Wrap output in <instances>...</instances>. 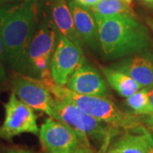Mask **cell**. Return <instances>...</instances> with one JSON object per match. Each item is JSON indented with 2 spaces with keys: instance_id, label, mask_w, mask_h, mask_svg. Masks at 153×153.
<instances>
[{
  "instance_id": "1",
  "label": "cell",
  "mask_w": 153,
  "mask_h": 153,
  "mask_svg": "<svg viewBox=\"0 0 153 153\" xmlns=\"http://www.w3.org/2000/svg\"><path fill=\"white\" fill-rule=\"evenodd\" d=\"M39 1L0 6V36L6 62L26 75L29 45L39 22Z\"/></svg>"
},
{
  "instance_id": "2",
  "label": "cell",
  "mask_w": 153,
  "mask_h": 153,
  "mask_svg": "<svg viewBox=\"0 0 153 153\" xmlns=\"http://www.w3.org/2000/svg\"><path fill=\"white\" fill-rule=\"evenodd\" d=\"M94 17L98 27L100 50L106 59L119 60L146 52L150 48L149 31L135 16Z\"/></svg>"
},
{
  "instance_id": "3",
  "label": "cell",
  "mask_w": 153,
  "mask_h": 153,
  "mask_svg": "<svg viewBox=\"0 0 153 153\" xmlns=\"http://www.w3.org/2000/svg\"><path fill=\"white\" fill-rule=\"evenodd\" d=\"M39 81L42 82L55 98L76 105L88 114L108 125L123 131L138 130L146 127V121L140 116L122 110L107 97L73 92L66 86L56 84L51 74L45 76Z\"/></svg>"
},
{
  "instance_id": "4",
  "label": "cell",
  "mask_w": 153,
  "mask_h": 153,
  "mask_svg": "<svg viewBox=\"0 0 153 153\" xmlns=\"http://www.w3.org/2000/svg\"><path fill=\"white\" fill-rule=\"evenodd\" d=\"M51 106L55 119L84 134L89 141H95L99 145V153H104L111 141L123 131L98 120L69 101L54 97Z\"/></svg>"
},
{
  "instance_id": "5",
  "label": "cell",
  "mask_w": 153,
  "mask_h": 153,
  "mask_svg": "<svg viewBox=\"0 0 153 153\" xmlns=\"http://www.w3.org/2000/svg\"><path fill=\"white\" fill-rule=\"evenodd\" d=\"M59 32L52 18L44 15L38 22L29 45L26 75L40 79L45 71L50 70V61L55 51Z\"/></svg>"
},
{
  "instance_id": "6",
  "label": "cell",
  "mask_w": 153,
  "mask_h": 153,
  "mask_svg": "<svg viewBox=\"0 0 153 153\" xmlns=\"http://www.w3.org/2000/svg\"><path fill=\"white\" fill-rule=\"evenodd\" d=\"M38 134L44 152L71 153L91 146L87 136L50 117L44 120Z\"/></svg>"
},
{
  "instance_id": "7",
  "label": "cell",
  "mask_w": 153,
  "mask_h": 153,
  "mask_svg": "<svg viewBox=\"0 0 153 153\" xmlns=\"http://www.w3.org/2000/svg\"><path fill=\"white\" fill-rule=\"evenodd\" d=\"M5 117L0 127V138L10 140L25 133L38 134L37 115L32 107L25 104L12 92L4 105Z\"/></svg>"
},
{
  "instance_id": "8",
  "label": "cell",
  "mask_w": 153,
  "mask_h": 153,
  "mask_svg": "<svg viewBox=\"0 0 153 153\" xmlns=\"http://www.w3.org/2000/svg\"><path fill=\"white\" fill-rule=\"evenodd\" d=\"M85 60L82 48L59 33L50 61V72L54 82L66 86L69 77Z\"/></svg>"
},
{
  "instance_id": "9",
  "label": "cell",
  "mask_w": 153,
  "mask_h": 153,
  "mask_svg": "<svg viewBox=\"0 0 153 153\" xmlns=\"http://www.w3.org/2000/svg\"><path fill=\"white\" fill-rule=\"evenodd\" d=\"M13 93L25 104L54 118L52 94L41 81L24 74L17 73L12 82Z\"/></svg>"
},
{
  "instance_id": "10",
  "label": "cell",
  "mask_w": 153,
  "mask_h": 153,
  "mask_svg": "<svg viewBox=\"0 0 153 153\" xmlns=\"http://www.w3.org/2000/svg\"><path fill=\"white\" fill-rule=\"evenodd\" d=\"M71 91L81 94L107 97L108 84L104 76L87 60L73 72L66 82Z\"/></svg>"
},
{
  "instance_id": "11",
  "label": "cell",
  "mask_w": 153,
  "mask_h": 153,
  "mask_svg": "<svg viewBox=\"0 0 153 153\" xmlns=\"http://www.w3.org/2000/svg\"><path fill=\"white\" fill-rule=\"evenodd\" d=\"M110 66L130 76L142 88H153V55L150 53L144 52L122 58Z\"/></svg>"
},
{
  "instance_id": "12",
  "label": "cell",
  "mask_w": 153,
  "mask_h": 153,
  "mask_svg": "<svg viewBox=\"0 0 153 153\" xmlns=\"http://www.w3.org/2000/svg\"><path fill=\"white\" fill-rule=\"evenodd\" d=\"M152 139L146 127L123 131L111 141L104 153H146Z\"/></svg>"
},
{
  "instance_id": "13",
  "label": "cell",
  "mask_w": 153,
  "mask_h": 153,
  "mask_svg": "<svg viewBox=\"0 0 153 153\" xmlns=\"http://www.w3.org/2000/svg\"><path fill=\"white\" fill-rule=\"evenodd\" d=\"M68 5L76 31L83 43L94 51L100 50L98 27L92 12L71 0L68 2Z\"/></svg>"
},
{
  "instance_id": "14",
  "label": "cell",
  "mask_w": 153,
  "mask_h": 153,
  "mask_svg": "<svg viewBox=\"0 0 153 153\" xmlns=\"http://www.w3.org/2000/svg\"><path fill=\"white\" fill-rule=\"evenodd\" d=\"M50 16L60 35L82 48L84 43L76 31L69 5L65 0L52 1L50 5Z\"/></svg>"
},
{
  "instance_id": "15",
  "label": "cell",
  "mask_w": 153,
  "mask_h": 153,
  "mask_svg": "<svg viewBox=\"0 0 153 153\" xmlns=\"http://www.w3.org/2000/svg\"><path fill=\"white\" fill-rule=\"evenodd\" d=\"M101 71L107 83L124 98L131 96L142 88V86L131 76L111 66L101 67Z\"/></svg>"
},
{
  "instance_id": "16",
  "label": "cell",
  "mask_w": 153,
  "mask_h": 153,
  "mask_svg": "<svg viewBox=\"0 0 153 153\" xmlns=\"http://www.w3.org/2000/svg\"><path fill=\"white\" fill-rule=\"evenodd\" d=\"M94 16H135L134 11L123 0H100L95 5L88 8Z\"/></svg>"
},
{
  "instance_id": "17",
  "label": "cell",
  "mask_w": 153,
  "mask_h": 153,
  "mask_svg": "<svg viewBox=\"0 0 153 153\" xmlns=\"http://www.w3.org/2000/svg\"><path fill=\"white\" fill-rule=\"evenodd\" d=\"M150 90L142 88L136 93L132 94L126 100V105L132 110V112L139 116H151L152 107L150 101Z\"/></svg>"
},
{
  "instance_id": "18",
  "label": "cell",
  "mask_w": 153,
  "mask_h": 153,
  "mask_svg": "<svg viewBox=\"0 0 153 153\" xmlns=\"http://www.w3.org/2000/svg\"><path fill=\"white\" fill-rule=\"evenodd\" d=\"M37 1H39V0H0V6L20 4L32 3V2H37Z\"/></svg>"
},
{
  "instance_id": "19",
  "label": "cell",
  "mask_w": 153,
  "mask_h": 153,
  "mask_svg": "<svg viewBox=\"0 0 153 153\" xmlns=\"http://www.w3.org/2000/svg\"><path fill=\"white\" fill-rule=\"evenodd\" d=\"M71 1H73L78 5L85 7V8H90L92 6L95 5L100 0H71Z\"/></svg>"
},
{
  "instance_id": "20",
  "label": "cell",
  "mask_w": 153,
  "mask_h": 153,
  "mask_svg": "<svg viewBox=\"0 0 153 153\" xmlns=\"http://www.w3.org/2000/svg\"><path fill=\"white\" fill-rule=\"evenodd\" d=\"M2 153H33L27 149L21 147H10L5 149Z\"/></svg>"
},
{
  "instance_id": "21",
  "label": "cell",
  "mask_w": 153,
  "mask_h": 153,
  "mask_svg": "<svg viewBox=\"0 0 153 153\" xmlns=\"http://www.w3.org/2000/svg\"><path fill=\"white\" fill-rule=\"evenodd\" d=\"M7 80V74H6L5 69L3 66L2 62L0 61V86L3 85Z\"/></svg>"
},
{
  "instance_id": "22",
  "label": "cell",
  "mask_w": 153,
  "mask_h": 153,
  "mask_svg": "<svg viewBox=\"0 0 153 153\" xmlns=\"http://www.w3.org/2000/svg\"><path fill=\"white\" fill-rule=\"evenodd\" d=\"M0 61L1 62H6V57H5V52H4V44H3V41L0 36Z\"/></svg>"
},
{
  "instance_id": "23",
  "label": "cell",
  "mask_w": 153,
  "mask_h": 153,
  "mask_svg": "<svg viewBox=\"0 0 153 153\" xmlns=\"http://www.w3.org/2000/svg\"><path fill=\"white\" fill-rule=\"evenodd\" d=\"M146 117H147V119H145V121H146V125L149 126V128L151 129L150 133L152 134V136L153 138V117H151V116H146Z\"/></svg>"
},
{
  "instance_id": "24",
  "label": "cell",
  "mask_w": 153,
  "mask_h": 153,
  "mask_svg": "<svg viewBox=\"0 0 153 153\" xmlns=\"http://www.w3.org/2000/svg\"><path fill=\"white\" fill-rule=\"evenodd\" d=\"M43 153H48V152H43ZM71 153H94V151L92 150V148L91 146H89V147H84L82 148V149H79V150H77L76 152H73Z\"/></svg>"
},
{
  "instance_id": "25",
  "label": "cell",
  "mask_w": 153,
  "mask_h": 153,
  "mask_svg": "<svg viewBox=\"0 0 153 153\" xmlns=\"http://www.w3.org/2000/svg\"><path fill=\"white\" fill-rule=\"evenodd\" d=\"M150 101H151V107H152V115H151V117H153V88L150 90Z\"/></svg>"
},
{
  "instance_id": "26",
  "label": "cell",
  "mask_w": 153,
  "mask_h": 153,
  "mask_svg": "<svg viewBox=\"0 0 153 153\" xmlns=\"http://www.w3.org/2000/svg\"><path fill=\"white\" fill-rule=\"evenodd\" d=\"M146 153H153V138L151 140V143H150V146H149V148H148Z\"/></svg>"
},
{
  "instance_id": "27",
  "label": "cell",
  "mask_w": 153,
  "mask_h": 153,
  "mask_svg": "<svg viewBox=\"0 0 153 153\" xmlns=\"http://www.w3.org/2000/svg\"><path fill=\"white\" fill-rule=\"evenodd\" d=\"M143 1H145L146 3H147V4H153V0H143Z\"/></svg>"
},
{
  "instance_id": "28",
  "label": "cell",
  "mask_w": 153,
  "mask_h": 153,
  "mask_svg": "<svg viewBox=\"0 0 153 153\" xmlns=\"http://www.w3.org/2000/svg\"><path fill=\"white\" fill-rule=\"evenodd\" d=\"M123 1H124V2H125V3H127L128 4H130L132 2V0H123Z\"/></svg>"
},
{
  "instance_id": "29",
  "label": "cell",
  "mask_w": 153,
  "mask_h": 153,
  "mask_svg": "<svg viewBox=\"0 0 153 153\" xmlns=\"http://www.w3.org/2000/svg\"><path fill=\"white\" fill-rule=\"evenodd\" d=\"M148 23H149V25L151 26V27H152V30H153V23H152V22H148Z\"/></svg>"
},
{
  "instance_id": "30",
  "label": "cell",
  "mask_w": 153,
  "mask_h": 153,
  "mask_svg": "<svg viewBox=\"0 0 153 153\" xmlns=\"http://www.w3.org/2000/svg\"><path fill=\"white\" fill-rule=\"evenodd\" d=\"M152 6H153V4H152Z\"/></svg>"
}]
</instances>
